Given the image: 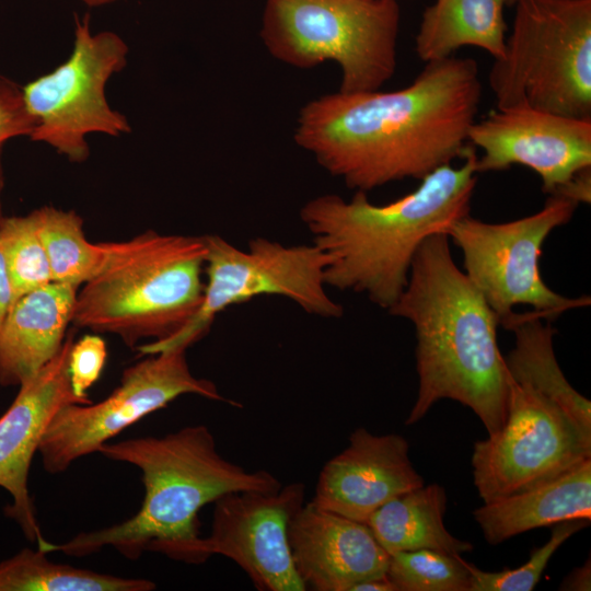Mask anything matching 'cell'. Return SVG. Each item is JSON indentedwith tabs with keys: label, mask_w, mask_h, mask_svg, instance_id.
I'll return each mask as SVG.
<instances>
[{
	"label": "cell",
	"mask_w": 591,
	"mask_h": 591,
	"mask_svg": "<svg viewBox=\"0 0 591 591\" xmlns=\"http://www.w3.org/2000/svg\"><path fill=\"white\" fill-rule=\"evenodd\" d=\"M482 95L476 61L450 56L426 62L398 90L337 91L309 101L293 139L347 187L368 193L462 159Z\"/></svg>",
	"instance_id": "obj_1"
},
{
	"label": "cell",
	"mask_w": 591,
	"mask_h": 591,
	"mask_svg": "<svg viewBox=\"0 0 591 591\" xmlns=\"http://www.w3.org/2000/svg\"><path fill=\"white\" fill-rule=\"evenodd\" d=\"M416 332L418 393L406 419L420 420L440 399L470 407L488 436L506 421L509 374L497 343L496 313L454 263L450 239L429 235L418 248L408 281L387 310Z\"/></svg>",
	"instance_id": "obj_2"
},
{
	"label": "cell",
	"mask_w": 591,
	"mask_h": 591,
	"mask_svg": "<svg viewBox=\"0 0 591 591\" xmlns=\"http://www.w3.org/2000/svg\"><path fill=\"white\" fill-rule=\"evenodd\" d=\"M477 158L470 143L461 166L442 165L415 190L384 205L360 190L349 201L335 194L306 201L300 218L327 255L326 286L362 293L389 310L405 289L425 239L470 213Z\"/></svg>",
	"instance_id": "obj_3"
},
{
	"label": "cell",
	"mask_w": 591,
	"mask_h": 591,
	"mask_svg": "<svg viewBox=\"0 0 591 591\" xmlns=\"http://www.w3.org/2000/svg\"><path fill=\"white\" fill-rule=\"evenodd\" d=\"M97 452L140 470L144 486L140 509L119 524L80 533L61 544L44 540L40 551L82 557L111 546L130 560L154 552L194 564L200 538L198 512L204 506L230 493L276 491L282 486L268 471H247L223 457L204 425L162 437L106 442Z\"/></svg>",
	"instance_id": "obj_4"
},
{
	"label": "cell",
	"mask_w": 591,
	"mask_h": 591,
	"mask_svg": "<svg viewBox=\"0 0 591 591\" xmlns=\"http://www.w3.org/2000/svg\"><path fill=\"white\" fill-rule=\"evenodd\" d=\"M204 235L147 231L106 243L99 273L77 292L71 323L119 336L135 346L178 332L200 305L205 283Z\"/></svg>",
	"instance_id": "obj_5"
},
{
	"label": "cell",
	"mask_w": 591,
	"mask_h": 591,
	"mask_svg": "<svg viewBox=\"0 0 591 591\" xmlns=\"http://www.w3.org/2000/svg\"><path fill=\"white\" fill-rule=\"evenodd\" d=\"M505 55L488 74L497 108L591 119V0H517Z\"/></svg>",
	"instance_id": "obj_6"
},
{
	"label": "cell",
	"mask_w": 591,
	"mask_h": 591,
	"mask_svg": "<svg viewBox=\"0 0 591 591\" xmlns=\"http://www.w3.org/2000/svg\"><path fill=\"white\" fill-rule=\"evenodd\" d=\"M396 0H266L260 38L277 60L299 69L334 61L341 92L379 90L395 73Z\"/></svg>",
	"instance_id": "obj_7"
},
{
	"label": "cell",
	"mask_w": 591,
	"mask_h": 591,
	"mask_svg": "<svg viewBox=\"0 0 591 591\" xmlns=\"http://www.w3.org/2000/svg\"><path fill=\"white\" fill-rule=\"evenodd\" d=\"M207 282L199 308L174 335L136 347L142 355L182 348L201 339L217 314L259 296H281L306 313L322 317L343 315L340 304L326 292L327 255L314 243L283 245L265 237L241 250L216 234L204 235Z\"/></svg>",
	"instance_id": "obj_8"
},
{
	"label": "cell",
	"mask_w": 591,
	"mask_h": 591,
	"mask_svg": "<svg viewBox=\"0 0 591 591\" xmlns=\"http://www.w3.org/2000/svg\"><path fill=\"white\" fill-rule=\"evenodd\" d=\"M573 200L549 195L537 212L509 222L491 223L465 215L443 231L461 250L464 273L503 325L517 305H530L553 322L571 309L590 304L589 297L567 298L543 280L538 260L547 236L569 222Z\"/></svg>",
	"instance_id": "obj_9"
},
{
	"label": "cell",
	"mask_w": 591,
	"mask_h": 591,
	"mask_svg": "<svg viewBox=\"0 0 591 591\" xmlns=\"http://www.w3.org/2000/svg\"><path fill=\"white\" fill-rule=\"evenodd\" d=\"M129 48L116 33H93L89 15L74 19L73 47L68 59L22 90L25 107L35 121L30 139L44 142L70 162L90 155L86 137L129 134L127 117L113 109L105 88L128 61Z\"/></svg>",
	"instance_id": "obj_10"
},
{
	"label": "cell",
	"mask_w": 591,
	"mask_h": 591,
	"mask_svg": "<svg viewBox=\"0 0 591 591\" xmlns=\"http://www.w3.org/2000/svg\"><path fill=\"white\" fill-rule=\"evenodd\" d=\"M184 394L242 407L222 396L213 382L193 374L186 349L147 355L124 370L119 386L105 399L68 404L54 415L37 451L44 468L50 474L65 472L78 459L97 452L111 438Z\"/></svg>",
	"instance_id": "obj_11"
},
{
	"label": "cell",
	"mask_w": 591,
	"mask_h": 591,
	"mask_svg": "<svg viewBox=\"0 0 591 591\" xmlns=\"http://www.w3.org/2000/svg\"><path fill=\"white\" fill-rule=\"evenodd\" d=\"M590 457L591 440L561 409L509 376L506 421L475 442L473 480L488 502L552 480Z\"/></svg>",
	"instance_id": "obj_12"
},
{
	"label": "cell",
	"mask_w": 591,
	"mask_h": 591,
	"mask_svg": "<svg viewBox=\"0 0 591 591\" xmlns=\"http://www.w3.org/2000/svg\"><path fill=\"white\" fill-rule=\"evenodd\" d=\"M305 485L276 491H235L213 505L210 534L194 547V564L222 555L237 564L260 591H303L290 548L291 520L305 503Z\"/></svg>",
	"instance_id": "obj_13"
},
{
	"label": "cell",
	"mask_w": 591,
	"mask_h": 591,
	"mask_svg": "<svg viewBox=\"0 0 591 591\" xmlns=\"http://www.w3.org/2000/svg\"><path fill=\"white\" fill-rule=\"evenodd\" d=\"M468 142L483 150L477 173L523 165L540 176L542 190L548 195L591 166V119L526 106L490 111L473 124Z\"/></svg>",
	"instance_id": "obj_14"
},
{
	"label": "cell",
	"mask_w": 591,
	"mask_h": 591,
	"mask_svg": "<svg viewBox=\"0 0 591 591\" xmlns=\"http://www.w3.org/2000/svg\"><path fill=\"white\" fill-rule=\"evenodd\" d=\"M74 339L66 336L60 350L19 393L0 417V487L11 497L4 508L25 537L44 540L28 489L32 460L54 415L68 404H90L74 395L69 378V355Z\"/></svg>",
	"instance_id": "obj_15"
},
{
	"label": "cell",
	"mask_w": 591,
	"mask_h": 591,
	"mask_svg": "<svg viewBox=\"0 0 591 591\" xmlns=\"http://www.w3.org/2000/svg\"><path fill=\"white\" fill-rule=\"evenodd\" d=\"M408 450V442L402 436H376L364 428L355 429L348 445L321 470L310 502L367 523L379 507L424 485Z\"/></svg>",
	"instance_id": "obj_16"
},
{
	"label": "cell",
	"mask_w": 591,
	"mask_h": 591,
	"mask_svg": "<svg viewBox=\"0 0 591 591\" xmlns=\"http://www.w3.org/2000/svg\"><path fill=\"white\" fill-rule=\"evenodd\" d=\"M289 542L296 570L315 591H350L386 575L390 554L366 523L304 503L290 523Z\"/></svg>",
	"instance_id": "obj_17"
},
{
	"label": "cell",
	"mask_w": 591,
	"mask_h": 591,
	"mask_svg": "<svg viewBox=\"0 0 591 591\" xmlns=\"http://www.w3.org/2000/svg\"><path fill=\"white\" fill-rule=\"evenodd\" d=\"M78 289L50 282L18 298L0 332V384L31 379L60 350Z\"/></svg>",
	"instance_id": "obj_18"
},
{
	"label": "cell",
	"mask_w": 591,
	"mask_h": 591,
	"mask_svg": "<svg viewBox=\"0 0 591 591\" xmlns=\"http://www.w3.org/2000/svg\"><path fill=\"white\" fill-rule=\"evenodd\" d=\"M473 517L491 545L563 521H590L591 457L552 480L484 502Z\"/></svg>",
	"instance_id": "obj_19"
},
{
	"label": "cell",
	"mask_w": 591,
	"mask_h": 591,
	"mask_svg": "<svg viewBox=\"0 0 591 591\" xmlns=\"http://www.w3.org/2000/svg\"><path fill=\"white\" fill-rule=\"evenodd\" d=\"M502 326L514 335V347L505 357L509 376L554 403L591 440V403L569 384L557 362L552 322L529 311L513 313Z\"/></svg>",
	"instance_id": "obj_20"
},
{
	"label": "cell",
	"mask_w": 591,
	"mask_h": 591,
	"mask_svg": "<svg viewBox=\"0 0 591 591\" xmlns=\"http://www.w3.org/2000/svg\"><path fill=\"white\" fill-rule=\"evenodd\" d=\"M506 0H436L422 14L416 53L425 62L441 60L463 46L486 50L495 60L506 50Z\"/></svg>",
	"instance_id": "obj_21"
},
{
	"label": "cell",
	"mask_w": 591,
	"mask_h": 591,
	"mask_svg": "<svg viewBox=\"0 0 591 591\" xmlns=\"http://www.w3.org/2000/svg\"><path fill=\"white\" fill-rule=\"evenodd\" d=\"M445 489L438 484L422 485L401 494L379 507L367 525L390 554L420 548L462 555L473 545L453 536L445 528Z\"/></svg>",
	"instance_id": "obj_22"
},
{
	"label": "cell",
	"mask_w": 591,
	"mask_h": 591,
	"mask_svg": "<svg viewBox=\"0 0 591 591\" xmlns=\"http://www.w3.org/2000/svg\"><path fill=\"white\" fill-rule=\"evenodd\" d=\"M45 552L24 548L0 561V591H151L155 583L56 564Z\"/></svg>",
	"instance_id": "obj_23"
},
{
	"label": "cell",
	"mask_w": 591,
	"mask_h": 591,
	"mask_svg": "<svg viewBox=\"0 0 591 591\" xmlns=\"http://www.w3.org/2000/svg\"><path fill=\"white\" fill-rule=\"evenodd\" d=\"M44 244L54 282L79 288L101 269L106 243H91L83 220L73 210L45 206L32 211Z\"/></svg>",
	"instance_id": "obj_24"
},
{
	"label": "cell",
	"mask_w": 591,
	"mask_h": 591,
	"mask_svg": "<svg viewBox=\"0 0 591 591\" xmlns=\"http://www.w3.org/2000/svg\"><path fill=\"white\" fill-rule=\"evenodd\" d=\"M0 254L15 300L26 292L53 282L48 257L33 212L3 217L0 222Z\"/></svg>",
	"instance_id": "obj_25"
},
{
	"label": "cell",
	"mask_w": 591,
	"mask_h": 591,
	"mask_svg": "<svg viewBox=\"0 0 591 591\" xmlns=\"http://www.w3.org/2000/svg\"><path fill=\"white\" fill-rule=\"evenodd\" d=\"M386 576L397 591H470V563L461 555L420 548L390 556Z\"/></svg>",
	"instance_id": "obj_26"
},
{
	"label": "cell",
	"mask_w": 591,
	"mask_h": 591,
	"mask_svg": "<svg viewBox=\"0 0 591 591\" xmlns=\"http://www.w3.org/2000/svg\"><path fill=\"white\" fill-rule=\"evenodd\" d=\"M589 520H568L552 525L548 541L531 552L526 563L515 569L484 571L470 564V591H531L540 581L554 553L575 533L588 526Z\"/></svg>",
	"instance_id": "obj_27"
},
{
	"label": "cell",
	"mask_w": 591,
	"mask_h": 591,
	"mask_svg": "<svg viewBox=\"0 0 591 591\" xmlns=\"http://www.w3.org/2000/svg\"><path fill=\"white\" fill-rule=\"evenodd\" d=\"M106 358V344L101 336L86 334L73 341L69 355V378L76 396L92 403L88 390L99 380Z\"/></svg>",
	"instance_id": "obj_28"
},
{
	"label": "cell",
	"mask_w": 591,
	"mask_h": 591,
	"mask_svg": "<svg viewBox=\"0 0 591 591\" xmlns=\"http://www.w3.org/2000/svg\"><path fill=\"white\" fill-rule=\"evenodd\" d=\"M35 121L28 114L22 90L0 78V146L14 137L32 134Z\"/></svg>",
	"instance_id": "obj_29"
},
{
	"label": "cell",
	"mask_w": 591,
	"mask_h": 591,
	"mask_svg": "<svg viewBox=\"0 0 591 591\" xmlns=\"http://www.w3.org/2000/svg\"><path fill=\"white\" fill-rule=\"evenodd\" d=\"M577 204H590L591 201V166L577 172L555 194Z\"/></svg>",
	"instance_id": "obj_30"
},
{
	"label": "cell",
	"mask_w": 591,
	"mask_h": 591,
	"mask_svg": "<svg viewBox=\"0 0 591 591\" xmlns=\"http://www.w3.org/2000/svg\"><path fill=\"white\" fill-rule=\"evenodd\" d=\"M588 559L581 567L573 569L559 586L560 590L589 591L591 590V566Z\"/></svg>",
	"instance_id": "obj_31"
},
{
	"label": "cell",
	"mask_w": 591,
	"mask_h": 591,
	"mask_svg": "<svg viewBox=\"0 0 591 591\" xmlns=\"http://www.w3.org/2000/svg\"><path fill=\"white\" fill-rule=\"evenodd\" d=\"M14 301L12 285L0 254V332Z\"/></svg>",
	"instance_id": "obj_32"
},
{
	"label": "cell",
	"mask_w": 591,
	"mask_h": 591,
	"mask_svg": "<svg viewBox=\"0 0 591 591\" xmlns=\"http://www.w3.org/2000/svg\"><path fill=\"white\" fill-rule=\"evenodd\" d=\"M350 591H397L396 587L389 579V577L382 576L363 580L355 584Z\"/></svg>",
	"instance_id": "obj_33"
},
{
	"label": "cell",
	"mask_w": 591,
	"mask_h": 591,
	"mask_svg": "<svg viewBox=\"0 0 591 591\" xmlns=\"http://www.w3.org/2000/svg\"><path fill=\"white\" fill-rule=\"evenodd\" d=\"M80 1L83 2L88 7L97 8V7L115 3L119 0H80Z\"/></svg>",
	"instance_id": "obj_34"
},
{
	"label": "cell",
	"mask_w": 591,
	"mask_h": 591,
	"mask_svg": "<svg viewBox=\"0 0 591 591\" xmlns=\"http://www.w3.org/2000/svg\"><path fill=\"white\" fill-rule=\"evenodd\" d=\"M2 147L3 146H0V222L3 219L2 205H1V194H2V189H3V185H4L2 160H1Z\"/></svg>",
	"instance_id": "obj_35"
},
{
	"label": "cell",
	"mask_w": 591,
	"mask_h": 591,
	"mask_svg": "<svg viewBox=\"0 0 591 591\" xmlns=\"http://www.w3.org/2000/svg\"><path fill=\"white\" fill-rule=\"evenodd\" d=\"M517 0H506L507 4H514Z\"/></svg>",
	"instance_id": "obj_36"
}]
</instances>
